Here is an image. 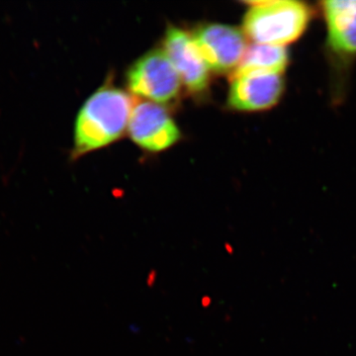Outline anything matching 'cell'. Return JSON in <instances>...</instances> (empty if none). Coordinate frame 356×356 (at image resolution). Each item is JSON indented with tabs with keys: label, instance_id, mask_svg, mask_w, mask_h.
I'll use <instances>...</instances> for the list:
<instances>
[{
	"label": "cell",
	"instance_id": "obj_8",
	"mask_svg": "<svg viewBox=\"0 0 356 356\" xmlns=\"http://www.w3.org/2000/svg\"><path fill=\"white\" fill-rule=\"evenodd\" d=\"M166 56L177 70L180 81L192 95H202L209 88V67L191 35L175 26L165 33Z\"/></svg>",
	"mask_w": 356,
	"mask_h": 356
},
{
	"label": "cell",
	"instance_id": "obj_9",
	"mask_svg": "<svg viewBox=\"0 0 356 356\" xmlns=\"http://www.w3.org/2000/svg\"><path fill=\"white\" fill-rule=\"evenodd\" d=\"M289 63L290 56L287 48L254 43L248 47L242 63L234 74L257 70L284 74Z\"/></svg>",
	"mask_w": 356,
	"mask_h": 356
},
{
	"label": "cell",
	"instance_id": "obj_1",
	"mask_svg": "<svg viewBox=\"0 0 356 356\" xmlns=\"http://www.w3.org/2000/svg\"><path fill=\"white\" fill-rule=\"evenodd\" d=\"M134 100L120 88L102 86L83 103L74 123L72 159L115 142L128 128Z\"/></svg>",
	"mask_w": 356,
	"mask_h": 356
},
{
	"label": "cell",
	"instance_id": "obj_5",
	"mask_svg": "<svg viewBox=\"0 0 356 356\" xmlns=\"http://www.w3.org/2000/svg\"><path fill=\"white\" fill-rule=\"evenodd\" d=\"M284 91V74L257 70L236 72L231 77L228 104L236 111H266L280 103Z\"/></svg>",
	"mask_w": 356,
	"mask_h": 356
},
{
	"label": "cell",
	"instance_id": "obj_2",
	"mask_svg": "<svg viewBox=\"0 0 356 356\" xmlns=\"http://www.w3.org/2000/svg\"><path fill=\"white\" fill-rule=\"evenodd\" d=\"M243 33L254 44L284 47L298 41L313 19L308 3L296 0L247 1Z\"/></svg>",
	"mask_w": 356,
	"mask_h": 356
},
{
	"label": "cell",
	"instance_id": "obj_4",
	"mask_svg": "<svg viewBox=\"0 0 356 356\" xmlns=\"http://www.w3.org/2000/svg\"><path fill=\"white\" fill-rule=\"evenodd\" d=\"M192 39L209 70L217 74H234L248 47L242 30L218 23L199 26Z\"/></svg>",
	"mask_w": 356,
	"mask_h": 356
},
{
	"label": "cell",
	"instance_id": "obj_3",
	"mask_svg": "<svg viewBox=\"0 0 356 356\" xmlns=\"http://www.w3.org/2000/svg\"><path fill=\"white\" fill-rule=\"evenodd\" d=\"M180 84L177 70L161 49L147 51L128 70L129 90L159 104L177 99Z\"/></svg>",
	"mask_w": 356,
	"mask_h": 356
},
{
	"label": "cell",
	"instance_id": "obj_7",
	"mask_svg": "<svg viewBox=\"0 0 356 356\" xmlns=\"http://www.w3.org/2000/svg\"><path fill=\"white\" fill-rule=\"evenodd\" d=\"M332 60L348 65L356 60V0H327L320 3Z\"/></svg>",
	"mask_w": 356,
	"mask_h": 356
},
{
	"label": "cell",
	"instance_id": "obj_6",
	"mask_svg": "<svg viewBox=\"0 0 356 356\" xmlns=\"http://www.w3.org/2000/svg\"><path fill=\"white\" fill-rule=\"evenodd\" d=\"M134 142L149 152L165 151L181 138V133L165 106L152 102L134 105L128 125Z\"/></svg>",
	"mask_w": 356,
	"mask_h": 356
}]
</instances>
